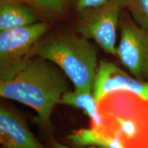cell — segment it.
Returning <instances> with one entry per match:
<instances>
[{"instance_id": "13", "label": "cell", "mask_w": 148, "mask_h": 148, "mask_svg": "<svg viewBox=\"0 0 148 148\" xmlns=\"http://www.w3.org/2000/svg\"><path fill=\"white\" fill-rule=\"evenodd\" d=\"M108 0H65L66 10L69 14H75L103 4Z\"/></svg>"}, {"instance_id": "12", "label": "cell", "mask_w": 148, "mask_h": 148, "mask_svg": "<svg viewBox=\"0 0 148 148\" xmlns=\"http://www.w3.org/2000/svg\"><path fill=\"white\" fill-rule=\"evenodd\" d=\"M125 9L140 27L148 30V0H123Z\"/></svg>"}, {"instance_id": "14", "label": "cell", "mask_w": 148, "mask_h": 148, "mask_svg": "<svg viewBox=\"0 0 148 148\" xmlns=\"http://www.w3.org/2000/svg\"><path fill=\"white\" fill-rule=\"evenodd\" d=\"M50 148H95V147H92V146H87V147H69V146L63 145V144L59 143L57 141H53L51 143Z\"/></svg>"}, {"instance_id": "3", "label": "cell", "mask_w": 148, "mask_h": 148, "mask_svg": "<svg viewBox=\"0 0 148 148\" xmlns=\"http://www.w3.org/2000/svg\"><path fill=\"white\" fill-rule=\"evenodd\" d=\"M51 22L0 32V82L7 81L22 70L32 58L35 46L51 28Z\"/></svg>"}, {"instance_id": "4", "label": "cell", "mask_w": 148, "mask_h": 148, "mask_svg": "<svg viewBox=\"0 0 148 148\" xmlns=\"http://www.w3.org/2000/svg\"><path fill=\"white\" fill-rule=\"evenodd\" d=\"M125 9L123 0H108L103 4L75 14L72 29L92 40L105 52L116 54V29Z\"/></svg>"}, {"instance_id": "10", "label": "cell", "mask_w": 148, "mask_h": 148, "mask_svg": "<svg viewBox=\"0 0 148 148\" xmlns=\"http://www.w3.org/2000/svg\"><path fill=\"white\" fill-rule=\"evenodd\" d=\"M12 1L28 5L36 11L42 20L52 22L64 20L70 16L65 0H0Z\"/></svg>"}, {"instance_id": "1", "label": "cell", "mask_w": 148, "mask_h": 148, "mask_svg": "<svg viewBox=\"0 0 148 148\" xmlns=\"http://www.w3.org/2000/svg\"><path fill=\"white\" fill-rule=\"evenodd\" d=\"M69 80L53 62L34 56L14 77L0 82V96L34 109L37 114L35 121L47 127L56 105L70 90Z\"/></svg>"}, {"instance_id": "9", "label": "cell", "mask_w": 148, "mask_h": 148, "mask_svg": "<svg viewBox=\"0 0 148 148\" xmlns=\"http://www.w3.org/2000/svg\"><path fill=\"white\" fill-rule=\"evenodd\" d=\"M59 103L82 110L91 120L90 128L97 130L101 126V119L98 110L97 101L92 91L69 90L62 96Z\"/></svg>"}, {"instance_id": "7", "label": "cell", "mask_w": 148, "mask_h": 148, "mask_svg": "<svg viewBox=\"0 0 148 148\" xmlns=\"http://www.w3.org/2000/svg\"><path fill=\"white\" fill-rule=\"evenodd\" d=\"M0 143L4 148H45L17 111L5 105L0 107Z\"/></svg>"}, {"instance_id": "15", "label": "cell", "mask_w": 148, "mask_h": 148, "mask_svg": "<svg viewBox=\"0 0 148 148\" xmlns=\"http://www.w3.org/2000/svg\"><path fill=\"white\" fill-rule=\"evenodd\" d=\"M1 148H4V147H1Z\"/></svg>"}, {"instance_id": "5", "label": "cell", "mask_w": 148, "mask_h": 148, "mask_svg": "<svg viewBox=\"0 0 148 148\" xmlns=\"http://www.w3.org/2000/svg\"><path fill=\"white\" fill-rule=\"evenodd\" d=\"M116 54L136 79L148 81V30L140 27L124 9L121 14Z\"/></svg>"}, {"instance_id": "8", "label": "cell", "mask_w": 148, "mask_h": 148, "mask_svg": "<svg viewBox=\"0 0 148 148\" xmlns=\"http://www.w3.org/2000/svg\"><path fill=\"white\" fill-rule=\"evenodd\" d=\"M43 21L28 5L12 1H0V32Z\"/></svg>"}, {"instance_id": "16", "label": "cell", "mask_w": 148, "mask_h": 148, "mask_svg": "<svg viewBox=\"0 0 148 148\" xmlns=\"http://www.w3.org/2000/svg\"><path fill=\"white\" fill-rule=\"evenodd\" d=\"M147 148H148V147H147Z\"/></svg>"}, {"instance_id": "6", "label": "cell", "mask_w": 148, "mask_h": 148, "mask_svg": "<svg viewBox=\"0 0 148 148\" xmlns=\"http://www.w3.org/2000/svg\"><path fill=\"white\" fill-rule=\"evenodd\" d=\"M119 90L133 92L148 101V81L136 79L109 61H99L92 88L96 101Z\"/></svg>"}, {"instance_id": "11", "label": "cell", "mask_w": 148, "mask_h": 148, "mask_svg": "<svg viewBox=\"0 0 148 148\" xmlns=\"http://www.w3.org/2000/svg\"><path fill=\"white\" fill-rule=\"evenodd\" d=\"M73 145L79 147H98L100 148H125L119 140L107 139L93 129H80L70 134L67 136Z\"/></svg>"}, {"instance_id": "2", "label": "cell", "mask_w": 148, "mask_h": 148, "mask_svg": "<svg viewBox=\"0 0 148 148\" xmlns=\"http://www.w3.org/2000/svg\"><path fill=\"white\" fill-rule=\"evenodd\" d=\"M34 56L56 64L66 74L74 89L92 91L99 63L97 47L90 40L72 29L49 30L35 46Z\"/></svg>"}]
</instances>
